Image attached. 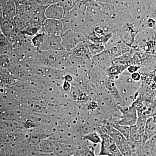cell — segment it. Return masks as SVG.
Returning <instances> with one entry per match:
<instances>
[{
  "label": "cell",
  "instance_id": "6da1fadb",
  "mask_svg": "<svg viewBox=\"0 0 156 156\" xmlns=\"http://www.w3.org/2000/svg\"><path fill=\"white\" fill-rule=\"evenodd\" d=\"M118 108L122 115L120 119L116 122L117 124L130 127L136 125L138 119V114L133 104L130 106L125 107L118 106Z\"/></svg>",
  "mask_w": 156,
  "mask_h": 156
},
{
  "label": "cell",
  "instance_id": "7a4b0ae2",
  "mask_svg": "<svg viewBox=\"0 0 156 156\" xmlns=\"http://www.w3.org/2000/svg\"><path fill=\"white\" fill-rule=\"evenodd\" d=\"M61 38L62 46L66 51L72 50L78 43L83 41L81 35L72 30L64 32L62 35Z\"/></svg>",
  "mask_w": 156,
  "mask_h": 156
},
{
  "label": "cell",
  "instance_id": "3957f363",
  "mask_svg": "<svg viewBox=\"0 0 156 156\" xmlns=\"http://www.w3.org/2000/svg\"><path fill=\"white\" fill-rule=\"evenodd\" d=\"M42 29L49 35L61 36L64 32L62 21L58 20L46 19L43 24Z\"/></svg>",
  "mask_w": 156,
  "mask_h": 156
},
{
  "label": "cell",
  "instance_id": "277c9868",
  "mask_svg": "<svg viewBox=\"0 0 156 156\" xmlns=\"http://www.w3.org/2000/svg\"><path fill=\"white\" fill-rule=\"evenodd\" d=\"M101 138L100 152L98 155L110 156L113 153L118 149L115 140L105 133H100Z\"/></svg>",
  "mask_w": 156,
  "mask_h": 156
},
{
  "label": "cell",
  "instance_id": "5b68a950",
  "mask_svg": "<svg viewBox=\"0 0 156 156\" xmlns=\"http://www.w3.org/2000/svg\"><path fill=\"white\" fill-rule=\"evenodd\" d=\"M64 48L62 44L61 36L48 35L44 44L39 51H63Z\"/></svg>",
  "mask_w": 156,
  "mask_h": 156
},
{
  "label": "cell",
  "instance_id": "8992f818",
  "mask_svg": "<svg viewBox=\"0 0 156 156\" xmlns=\"http://www.w3.org/2000/svg\"><path fill=\"white\" fill-rule=\"evenodd\" d=\"M101 133L108 135L115 140L117 147L128 142V140L119 131L111 125H104L100 128Z\"/></svg>",
  "mask_w": 156,
  "mask_h": 156
},
{
  "label": "cell",
  "instance_id": "52a82bcc",
  "mask_svg": "<svg viewBox=\"0 0 156 156\" xmlns=\"http://www.w3.org/2000/svg\"><path fill=\"white\" fill-rule=\"evenodd\" d=\"M45 16L47 19L62 20L64 16V11L58 2L49 5L45 11Z\"/></svg>",
  "mask_w": 156,
  "mask_h": 156
},
{
  "label": "cell",
  "instance_id": "ba28073f",
  "mask_svg": "<svg viewBox=\"0 0 156 156\" xmlns=\"http://www.w3.org/2000/svg\"><path fill=\"white\" fill-rule=\"evenodd\" d=\"M48 5H40L37 8L30 20L27 22L28 25L43 27L45 20L47 19L45 16V11Z\"/></svg>",
  "mask_w": 156,
  "mask_h": 156
},
{
  "label": "cell",
  "instance_id": "9c48e42d",
  "mask_svg": "<svg viewBox=\"0 0 156 156\" xmlns=\"http://www.w3.org/2000/svg\"><path fill=\"white\" fill-rule=\"evenodd\" d=\"M127 140L134 150L137 146L142 144V136L136 125L130 127V134Z\"/></svg>",
  "mask_w": 156,
  "mask_h": 156
},
{
  "label": "cell",
  "instance_id": "30bf717a",
  "mask_svg": "<svg viewBox=\"0 0 156 156\" xmlns=\"http://www.w3.org/2000/svg\"><path fill=\"white\" fill-rule=\"evenodd\" d=\"M47 36L48 34L44 31H42L41 33H40L33 37L31 40V42L34 47L39 50L44 43Z\"/></svg>",
  "mask_w": 156,
  "mask_h": 156
},
{
  "label": "cell",
  "instance_id": "8fae6325",
  "mask_svg": "<svg viewBox=\"0 0 156 156\" xmlns=\"http://www.w3.org/2000/svg\"><path fill=\"white\" fill-rule=\"evenodd\" d=\"M80 1L81 0H61L58 2V4L62 7L64 11V16L68 14L76 5V4Z\"/></svg>",
  "mask_w": 156,
  "mask_h": 156
},
{
  "label": "cell",
  "instance_id": "7c38bea8",
  "mask_svg": "<svg viewBox=\"0 0 156 156\" xmlns=\"http://www.w3.org/2000/svg\"><path fill=\"white\" fill-rule=\"evenodd\" d=\"M83 139L96 145L101 144V138L100 134L98 132H92L85 135L83 136Z\"/></svg>",
  "mask_w": 156,
  "mask_h": 156
},
{
  "label": "cell",
  "instance_id": "4fadbf2b",
  "mask_svg": "<svg viewBox=\"0 0 156 156\" xmlns=\"http://www.w3.org/2000/svg\"><path fill=\"white\" fill-rule=\"evenodd\" d=\"M111 126H112L113 128H115L118 131H119L123 136L128 140L129 138V134L130 132V126H123V125H119L117 124L116 122L112 123Z\"/></svg>",
  "mask_w": 156,
  "mask_h": 156
},
{
  "label": "cell",
  "instance_id": "5bb4252c",
  "mask_svg": "<svg viewBox=\"0 0 156 156\" xmlns=\"http://www.w3.org/2000/svg\"><path fill=\"white\" fill-rule=\"evenodd\" d=\"M134 151L138 156H152L150 150L143 144L137 146Z\"/></svg>",
  "mask_w": 156,
  "mask_h": 156
},
{
  "label": "cell",
  "instance_id": "9a60e30c",
  "mask_svg": "<svg viewBox=\"0 0 156 156\" xmlns=\"http://www.w3.org/2000/svg\"><path fill=\"white\" fill-rule=\"evenodd\" d=\"M148 118L144 116H138V119L136 126L142 136L144 134L146 122Z\"/></svg>",
  "mask_w": 156,
  "mask_h": 156
},
{
  "label": "cell",
  "instance_id": "2e32d148",
  "mask_svg": "<svg viewBox=\"0 0 156 156\" xmlns=\"http://www.w3.org/2000/svg\"><path fill=\"white\" fill-rule=\"evenodd\" d=\"M144 145L148 148L152 153L156 154V135L154 134L150 139L144 144Z\"/></svg>",
  "mask_w": 156,
  "mask_h": 156
},
{
  "label": "cell",
  "instance_id": "e0dca14e",
  "mask_svg": "<svg viewBox=\"0 0 156 156\" xmlns=\"http://www.w3.org/2000/svg\"><path fill=\"white\" fill-rule=\"evenodd\" d=\"M40 150L44 153L52 152L53 151V147L50 143H42L40 145Z\"/></svg>",
  "mask_w": 156,
  "mask_h": 156
},
{
  "label": "cell",
  "instance_id": "ac0fdd59",
  "mask_svg": "<svg viewBox=\"0 0 156 156\" xmlns=\"http://www.w3.org/2000/svg\"><path fill=\"white\" fill-rule=\"evenodd\" d=\"M131 76L132 80L135 81L140 80V78H141V76H140V74L137 72L133 73L131 75Z\"/></svg>",
  "mask_w": 156,
  "mask_h": 156
},
{
  "label": "cell",
  "instance_id": "d6986e66",
  "mask_svg": "<svg viewBox=\"0 0 156 156\" xmlns=\"http://www.w3.org/2000/svg\"><path fill=\"white\" fill-rule=\"evenodd\" d=\"M139 66H130L128 69V71L130 73H133L136 72L138 69L139 68Z\"/></svg>",
  "mask_w": 156,
  "mask_h": 156
},
{
  "label": "cell",
  "instance_id": "ffe728a7",
  "mask_svg": "<svg viewBox=\"0 0 156 156\" xmlns=\"http://www.w3.org/2000/svg\"><path fill=\"white\" fill-rule=\"evenodd\" d=\"M110 156H123V155L119 151V149H118L116 151H115Z\"/></svg>",
  "mask_w": 156,
  "mask_h": 156
},
{
  "label": "cell",
  "instance_id": "44dd1931",
  "mask_svg": "<svg viewBox=\"0 0 156 156\" xmlns=\"http://www.w3.org/2000/svg\"><path fill=\"white\" fill-rule=\"evenodd\" d=\"M151 117H152L153 120L154 122L156 124V114L154 115H153Z\"/></svg>",
  "mask_w": 156,
  "mask_h": 156
},
{
  "label": "cell",
  "instance_id": "7402d4cb",
  "mask_svg": "<svg viewBox=\"0 0 156 156\" xmlns=\"http://www.w3.org/2000/svg\"><path fill=\"white\" fill-rule=\"evenodd\" d=\"M131 156H138L136 155V153L135 152V151L133 152V154H132V155Z\"/></svg>",
  "mask_w": 156,
  "mask_h": 156
},
{
  "label": "cell",
  "instance_id": "603a6c76",
  "mask_svg": "<svg viewBox=\"0 0 156 156\" xmlns=\"http://www.w3.org/2000/svg\"><path fill=\"white\" fill-rule=\"evenodd\" d=\"M60 1H61V0H56V2H59Z\"/></svg>",
  "mask_w": 156,
  "mask_h": 156
},
{
  "label": "cell",
  "instance_id": "cb8c5ba5",
  "mask_svg": "<svg viewBox=\"0 0 156 156\" xmlns=\"http://www.w3.org/2000/svg\"><path fill=\"white\" fill-rule=\"evenodd\" d=\"M66 156H75L74 155H67Z\"/></svg>",
  "mask_w": 156,
  "mask_h": 156
},
{
  "label": "cell",
  "instance_id": "d4e9b609",
  "mask_svg": "<svg viewBox=\"0 0 156 156\" xmlns=\"http://www.w3.org/2000/svg\"><path fill=\"white\" fill-rule=\"evenodd\" d=\"M98 156H102V155H98Z\"/></svg>",
  "mask_w": 156,
  "mask_h": 156
},
{
  "label": "cell",
  "instance_id": "484cf974",
  "mask_svg": "<svg viewBox=\"0 0 156 156\" xmlns=\"http://www.w3.org/2000/svg\"><path fill=\"white\" fill-rule=\"evenodd\" d=\"M155 135H156V132L155 133Z\"/></svg>",
  "mask_w": 156,
  "mask_h": 156
}]
</instances>
